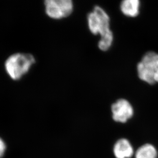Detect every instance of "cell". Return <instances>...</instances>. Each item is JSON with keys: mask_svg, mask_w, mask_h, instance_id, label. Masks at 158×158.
I'll use <instances>...</instances> for the list:
<instances>
[{"mask_svg": "<svg viewBox=\"0 0 158 158\" xmlns=\"http://www.w3.org/2000/svg\"><path fill=\"white\" fill-rule=\"evenodd\" d=\"M87 19L88 27L91 33L101 35L99 48L102 51H108L113 41V34L109 27V16L101 7L97 6L93 12L88 14Z\"/></svg>", "mask_w": 158, "mask_h": 158, "instance_id": "obj_1", "label": "cell"}, {"mask_svg": "<svg viewBox=\"0 0 158 158\" xmlns=\"http://www.w3.org/2000/svg\"><path fill=\"white\" fill-rule=\"evenodd\" d=\"M36 62V58L31 54L15 53L6 59L5 70L12 80L19 81L29 73Z\"/></svg>", "mask_w": 158, "mask_h": 158, "instance_id": "obj_2", "label": "cell"}, {"mask_svg": "<svg viewBox=\"0 0 158 158\" xmlns=\"http://www.w3.org/2000/svg\"><path fill=\"white\" fill-rule=\"evenodd\" d=\"M139 78L150 85L158 82V54L154 52L146 53L138 64Z\"/></svg>", "mask_w": 158, "mask_h": 158, "instance_id": "obj_3", "label": "cell"}, {"mask_svg": "<svg viewBox=\"0 0 158 158\" xmlns=\"http://www.w3.org/2000/svg\"><path fill=\"white\" fill-rule=\"evenodd\" d=\"M44 6L47 15L52 19L68 17L73 10V3L71 0H46Z\"/></svg>", "mask_w": 158, "mask_h": 158, "instance_id": "obj_4", "label": "cell"}, {"mask_svg": "<svg viewBox=\"0 0 158 158\" xmlns=\"http://www.w3.org/2000/svg\"><path fill=\"white\" fill-rule=\"evenodd\" d=\"M112 117L115 121L125 123L134 114L133 106L127 100L120 99L112 106Z\"/></svg>", "mask_w": 158, "mask_h": 158, "instance_id": "obj_5", "label": "cell"}, {"mask_svg": "<svg viewBox=\"0 0 158 158\" xmlns=\"http://www.w3.org/2000/svg\"><path fill=\"white\" fill-rule=\"evenodd\" d=\"M113 152L116 158H129L133 156L134 150L129 141L121 139L115 144Z\"/></svg>", "mask_w": 158, "mask_h": 158, "instance_id": "obj_6", "label": "cell"}, {"mask_svg": "<svg viewBox=\"0 0 158 158\" xmlns=\"http://www.w3.org/2000/svg\"><path fill=\"white\" fill-rule=\"evenodd\" d=\"M121 10L126 16L136 17L139 14L140 1L138 0H124L121 2Z\"/></svg>", "mask_w": 158, "mask_h": 158, "instance_id": "obj_7", "label": "cell"}, {"mask_svg": "<svg viewBox=\"0 0 158 158\" xmlns=\"http://www.w3.org/2000/svg\"><path fill=\"white\" fill-rule=\"evenodd\" d=\"M135 157L136 158H157V150L152 145L146 144L138 149Z\"/></svg>", "mask_w": 158, "mask_h": 158, "instance_id": "obj_8", "label": "cell"}, {"mask_svg": "<svg viewBox=\"0 0 158 158\" xmlns=\"http://www.w3.org/2000/svg\"><path fill=\"white\" fill-rule=\"evenodd\" d=\"M5 149H6V146L4 142L0 138V158L3 157L5 152Z\"/></svg>", "mask_w": 158, "mask_h": 158, "instance_id": "obj_9", "label": "cell"}]
</instances>
